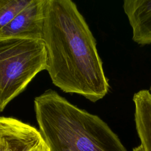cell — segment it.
Masks as SVG:
<instances>
[{
    "label": "cell",
    "instance_id": "1",
    "mask_svg": "<svg viewBox=\"0 0 151 151\" xmlns=\"http://www.w3.org/2000/svg\"><path fill=\"white\" fill-rule=\"evenodd\" d=\"M42 40L46 69L52 83L65 93L92 102L109 91L96 41L84 18L71 0H46Z\"/></svg>",
    "mask_w": 151,
    "mask_h": 151
},
{
    "label": "cell",
    "instance_id": "2",
    "mask_svg": "<svg viewBox=\"0 0 151 151\" xmlns=\"http://www.w3.org/2000/svg\"><path fill=\"white\" fill-rule=\"evenodd\" d=\"M39 131L50 151H127L98 116L70 103L51 89L34 101Z\"/></svg>",
    "mask_w": 151,
    "mask_h": 151
},
{
    "label": "cell",
    "instance_id": "3",
    "mask_svg": "<svg viewBox=\"0 0 151 151\" xmlns=\"http://www.w3.org/2000/svg\"><path fill=\"white\" fill-rule=\"evenodd\" d=\"M47 52L42 40L0 39V113L45 70Z\"/></svg>",
    "mask_w": 151,
    "mask_h": 151
},
{
    "label": "cell",
    "instance_id": "4",
    "mask_svg": "<svg viewBox=\"0 0 151 151\" xmlns=\"http://www.w3.org/2000/svg\"><path fill=\"white\" fill-rule=\"evenodd\" d=\"M0 151H50L39 130L17 119L0 116Z\"/></svg>",
    "mask_w": 151,
    "mask_h": 151
},
{
    "label": "cell",
    "instance_id": "5",
    "mask_svg": "<svg viewBox=\"0 0 151 151\" xmlns=\"http://www.w3.org/2000/svg\"><path fill=\"white\" fill-rule=\"evenodd\" d=\"M46 0H31L13 19L0 30V39L42 40Z\"/></svg>",
    "mask_w": 151,
    "mask_h": 151
},
{
    "label": "cell",
    "instance_id": "6",
    "mask_svg": "<svg viewBox=\"0 0 151 151\" xmlns=\"http://www.w3.org/2000/svg\"><path fill=\"white\" fill-rule=\"evenodd\" d=\"M123 8L137 44H151V0H124Z\"/></svg>",
    "mask_w": 151,
    "mask_h": 151
},
{
    "label": "cell",
    "instance_id": "7",
    "mask_svg": "<svg viewBox=\"0 0 151 151\" xmlns=\"http://www.w3.org/2000/svg\"><path fill=\"white\" fill-rule=\"evenodd\" d=\"M134 122L140 143L145 151H151V93L141 90L133 97Z\"/></svg>",
    "mask_w": 151,
    "mask_h": 151
},
{
    "label": "cell",
    "instance_id": "8",
    "mask_svg": "<svg viewBox=\"0 0 151 151\" xmlns=\"http://www.w3.org/2000/svg\"><path fill=\"white\" fill-rule=\"evenodd\" d=\"M31 0H0V30L9 24Z\"/></svg>",
    "mask_w": 151,
    "mask_h": 151
},
{
    "label": "cell",
    "instance_id": "9",
    "mask_svg": "<svg viewBox=\"0 0 151 151\" xmlns=\"http://www.w3.org/2000/svg\"><path fill=\"white\" fill-rule=\"evenodd\" d=\"M133 151H145L143 146L142 145H140L139 146L135 147L133 149Z\"/></svg>",
    "mask_w": 151,
    "mask_h": 151
},
{
    "label": "cell",
    "instance_id": "10",
    "mask_svg": "<svg viewBox=\"0 0 151 151\" xmlns=\"http://www.w3.org/2000/svg\"><path fill=\"white\" fill-rule=\"evenodd\" d=\"M150 93H151V86H150Z\"/></svg>",
    "mask_w": 151,
    "mask_h": 151
}]
</instances>
